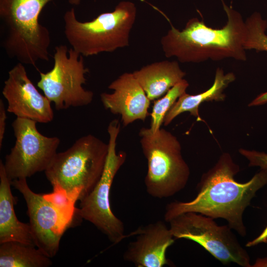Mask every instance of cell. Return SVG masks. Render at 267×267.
I'll return each mask as SVG.
<instances>
[{
	"label": "cell",
	"mask_w": 267,
	"mask_h": 267,
	"mask_svg": "<svg viewBox=\"0 0 267 267\" xmlns=\"http://www.w3.org/2000/svg\"><path fill=\"white\" fill-rule=\"evenodd\" d=\"M239 171L230 155L222 153L216 164L201 177L197 196L190 201L169 203L166 208L165 221L169 222L181 214L195 212L213 219L222 218L232 229L245 236L243 215L256 192L267 184V169H261L245 183L234 179Z\"/></svg>",
	"instance_id": "obj_1"
},
{
	"label": "cell",
	"mask_w": 267,
	"mask_h": 267,
	"mask_svg": "<svg viewBox=\"0 0 267 267\" xmlns=\"http://www.w3.org/2000/svg\"><path fill=\"white\" fill-rule=\"evenodd\" d=\"M227 18L220 29L206 25L196 17L190 19L182 30L168 18L171 29L161 39L164 55L176 57L181 63H200L209 59L220 61L231 58L245 61V24L241 14L221 0Z\"/></svg>",
	"instance_id": "obj_2"
},
{
	"label": "cell",
	"mask_w": 267,
	"mask_h": 267,
	"mask_svg": "<svg viewBox=\"0 0 267 267\" xmlns=\"http://www.w3.org/2000/svg\"><path fill=\"white\" fill-rule=\"evenodd\" d=\"M52 0H0L2 45L10 58L34 66L40 60L48 61L50 34L39 19L44 7Z\"/></svg>",
	"instance_id": "obj_3"
},
{
	"label": "cell",
	"mask_w": 267,
	"mask_h": 267,
	"mask_svg": "<svg viewBox=\"0 0 267 267\" xmlns=\"http://www.w3.org/2000/svg\"><path fill=\"white\" fill-rule=\"evenodd\" d=\"M137 9L132 1L119 2L112 12L100 13L89 21H79L74 8L63 16L64 33L68 43L83 56L113 52L129 45Z\"/></svg>",
	"instance_id": "obj_4"
},
{
	"label": "cell",
	"mask_w": 267,
	"mask_h": 267,
	"mask_svg": "<svg viewBox=\"0 0 267 267\" xmlns=\"http://www.w3.org/2000/svg\"><path fill=\"white\" fill-rule=\"evenodd\" d=\"M108 144L92 134L80 137L65 151L57 153L44 171L51 185L57 184L74 201L81 200L102 174Z\"/></svg>",
	"instance_id": "obj_5"
},
{
	"label": "cell",
	"mask_w": 267,
	"mask_h": 267,
	"mask_svg": "<svg viewBox=\"0 0 267 267\" xmlns=\"http://www.w3.org/2000/svg\"><path fill=\"white\" fill-rule=\"evenodd\" d=\"M139 135L147 162L144 183L148 194L162 199L183 189L188 181L190 169L177 137L163 128L153 133L149 128H142Z\"/></svg>",
	"instance_id": "obj_6"
},
{
	"label": "cell",
	"mask_w": 267,
	"mask_h": 267,
	"mask_svg": "<svg viewBox=\"0 0 267 267\" xmlns=\"http://www.w3.org/2000/svg\"><path fill=\"white\" fill-rule=\"evenodd\" d=\"M120 131L119 120L111 121L107 128L108 150L102 174L92 190L80 201V206L76 213L82 219L93 224L114 244L131 235H125L124 223L112 212L110 202V191L114 178L127 158L125 152H116V141Z\"/></svg>",
	"instance_id": "obj_7"
},
{
	"label": "cell",
	"mask_w": 267,
	"mask_h": 267,
	"mask_svg": "<svg viewBox=\"0 0 267 267\" xmlns=\"http://www.w3.org/2000/svg\"><path fill=\"white\" fill-rule=\"evenodd\" d=\"M53 58L52 68L40 72L37 86L44 95L58 110L90 104L94 94L83 87L89 71L83 56L72 48L68 49L66 45L60 44L55 46Z\"/></svg>",
	"instance_id": "obj_8"
},
{
	"label": "cell",
	"mask_w": 267,
	"mask_h": 267,
	"mask_svg": "<svg viewBox=\"0 0 267 267\" xmlns=\"http://www.w3.org/2000/svg\"><path fill=\"white\" fill-rule=\"evenodd\" d=\"M210 217L195 212L181 214L168 222L176 239H186L199 244L224 265L233 263L251 267L250 257L231 228L219 225Z\"/></svg>",
	"instance_id": "obj_9"
},
{
	"label": "cell",
	"mask_w": 267,
	"mask_h": 267,
	"mask_svg": "<svg viewBox=\"0 0 267 267\" xmlns=\"http://www.w3.org/2000/svg\"><path fill=\"white\" fill-rule=\"evenodd\" d=\"M37 122L18 118L12 123L16 141L3 163L8 178L13 179L30 177L45 171L57 154L60 143L57 137H48L40 133Z\"/></svg>",
	"instance_id": "obj_10"
},
{
	"label": "cell",
	"mask_w": 267,
	"mask_h": 267,
	"mask_svg": "<svg viewBox=\"0 0 267 267\" xmlns=\"http://www.w3.org/2000/svg\"><path fill=\"white\" fill-rule=\"evenodd\" d=\"M11 183L25 200L35 246L48 257H53L63 234L72 223L43 194L33 192L26 178L13 179Z\"/></svg>",
	"instance_id": "obj_11"
},
{
	"label": "cell",
	"mask_w": 267,
	"mask_h": 267,
	"mask_svg": "<svg viewBox=\"0 0 267 267\" xmlns=\"http://www.w3.org/2000/svg\"><path fill=\"white\" fill-rule=\"evenodd\" d=\"M2 94L7 102V111L17 117L40 123L52 121L51 102L38 91L23 64L18 62L8 71Z\"/></svg>",
	"instance_id": "obj_12"
},
{
	"label": "cell",
	"mask_w": 267,
	"mask_h": 267,
	"mask_svg": "<svg viewBox=\"0 0 267 267\" xmlns=\"http://www.w3.org/2000/svg\"><path fill=\"white\" fill-rule=\"evenodd\" d=\"M108 88L113 91L101 93V102L113 114L121 115L124 127L136 120L144 121L150 115L151 101L133 73L122 74Z\"/></svg>",
	"instance_id": "obj_13"
},
{
	"label": "cell",
	"mask_w": 267,
	"mask_h": 267,
	"mask_svg": "<svg viewBox=\"0 0 267 267\" xmlns=\"http://www.w3.org/2000/svg\"><path fill=\"white\" fill-rule=\"evenodd\" d=\"M135 231V239L129 243L124 253L125 261L137 267H162L170 265L166 252L175 238L164 222H155Z\"/></svg>",
	"instance_id": "obj_14"
},
{
	"label": "cell",
	"mask_w": 267,
	"mask_h": 267,
	"mask_svg": "<svg viewBox=\"0 0 267 267\" xmlns=\"http://www.w3.org/2000/svg\"><path fill=\"white\" fill-rule=\"evenodd\" d=\"M11 181L5 172L3 163L0 161V243L16 241L35 246L29 223L20 222L16 216Z\"/></svg>",
	"instance_id": "obj_15"
},
{
	"label": "cell",
	"mask_w": 267,
	"mask_h": 267,
	"mask_svg": "<svg viewBox=\"0 0 267 267\" xmlns=\"http://www.w3.org/2000/svg\"><path fill=\"white\" fill-rule=\"evenodd\" d=\"M133 74L150 101L164 95L186 75L177 61L169 60L145 65Z\"/></svg>",
	"instance_id": "obj_16"
},
{
	"label": "cell",
	"mask_w": 267,
	"mask_h": 267,
	"mask_svg": "<svg viewBox=\"0 0 267 267\" xmlns=\"http://www.w3.org/2000/svg\"><path fill=\"white\" fill-rule=\"evenodd\" d=\"M235 79L234 73L229 72L225 74L222 68H218L211 87L197 94L191 95L186 92L182 93L165 115L164 125L167 126L177 116L184 112H189L197 118L198 121H201L198 112L200 104L206 101H223L225 98L223 90Z\"/></svg>",
	"instance_id": "obj_17"
},
{
	"label": "cell",
	"mask_w": 267,
	"mask_h": 267,
	"mask_svg": "<svg viewBox=\"0 0 267 267\" xmlns=\"http://www.w3.org/2000/svg\"><path fill=\"white\" fill-rule=\"evenodd\" d=\"M35 246L16 241L0 245V267H47L52 265L50 258Z\"/></svg>",
	"instance_id": "obj_18"
},
{
	"label": "cell",
	"mask_w": 267,
	"mask_h": 267,
	"mask_svg": "<svg viewBox=\"0 0 267 267\" xmlns=\"http://www.w3.org/2000/svg\"><path fill=\"white\" fill-rule=\"evenodd\" d=\"M188 82L184 79L171 88L164 95L153 102L150 130L153 133L158 131L163 123L165 115L178 98L186 92Z\"/></svg>",
	"instance_id": "obj_19"
},
{
	"label": "cell",
	"mask_w": 267,
	"mask_h": 267,
	"mask_svg": "<svg viewBox=\"0 0 267 267\" xmlns=\"http://www.w3.org/2000/svg\"><path fill=\"white\" fill-rule=\"evenodd\" d=\"M245 24V49L267 53V21L263 18L260 13L255 12L247 18Z\"/></svg>",
	"instance_id": "obj_20"
},
{
	"label": "cell",
	"mask_w": 267,
	"mask_h": 267,
	"mask_svg": "<svg viewBox=\"0 0 267 267\" xmlns=\"http://www.w3.org/2000/svg\"><path fill=\"white\" fill-rule=\"evenodd\" d=\"M53 191L43 194L47 201L51 203L62 215L71 223L73 222L77 209L76 202L72 199L66 191L57 184L52 185Z\"/></svg>",
	"instance_id": "obj_21"
},
{
	"label": "cell",
	"mask_w": 267,
	"mask_h": 267,
	"mask_svg": "<svg viewBox=\"0 0 267 267\" xmlns=\"http://www.w3.org/2000/svg\"><path fill=\"white\" fill-rule=\"evenodd\" d=\"M239 152L248 160L249 166H257L261 169H267V153L243 148L239 149Z\"/></svg>",
	"instance_id": "obj_22"
},
{
	"label": "cell",
	"mask_w": 267,
	"mask_h": 267,
	"mask_svg": "<svg viewBox=\"0 0 267 267\" xmlns=\"http://www.w3.org/2000/svg\"><path fill=\"white\" fill-rule=\"evenodd\" d=\"M6 109L4 106L3 102L0 99V148H1L2 142L6 128V120L7 119Z\"/></svg>",
	"instance_id": "obj_23"
},
{
	"label": "cell",
	"mask_w": 267,
	"mask_h": 267,
	"mask_svg": "<svg viewBox=\"0 0 267 267\" xmlns=\"http://www.w3.org/2000/svg\"><path fill=\"white\" fill-rule=\"evenodd\" d=\"M262 243H267V225L258 237L252 241H248L246 246L250 247Z\"/></svg>",
	"instance_id": "obj_24"
},
{
	"label": "cell",
	"mask_w": 267,
	"mask_h": 267,
	"mask_svg": "<svg viewBox=\"0 0 267 267\" xmlns=\"http://www.w3.org/2000/svg\"><path fill=\"white\" fill-rule=\"evenodd\" d=\"M267 103V91L262 93L256 97L248 105L249 106H258Z\"/></svg>",
	"instance_id": "obj_25"
},
{
	"label": "cell",
	"mask_w": 267,
	"mask_h": 267,
	"mask_svg": "<svg viewBox=\"0 0 267 267\" xmlns=\"http://www.w3.org/2000/svg\"><path fill=\"white\" fill-rule=\"evenodd\" d=\"M253 267H267V257L258 258L255 264L252 266Z\"/></svg>",
	"instance_id": "obj_26"
},
{
	"label": "cell",
	"mask_w": 267,
	"mask_h": 267,
	"mask_svg": "<svg viewBox=\"0 0 267 267\" xmlns=\"http://www.w3.org/2000/svg\"><path fill=\"white\" fill-rule=\"evenodd\" d=\"M82 0H68V2L72 5H78Z\"/></svg>",
	"instance_id": "obj_27"
}]
</instances>
